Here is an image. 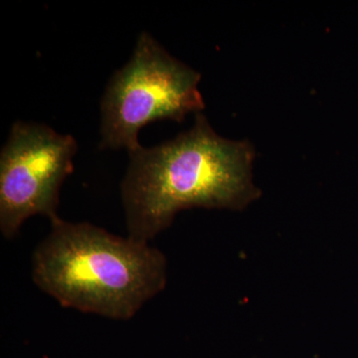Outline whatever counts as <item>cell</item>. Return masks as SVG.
<instances>
[{"label": "cell", "instance_id": "obj_1", "mask_svg": "<svg viewBox=\"0 0 358 358\" xmlns=\"http://www.w3.org/2000/svg\"><path fill=\"white\" fill-rule=\"evenodd\" d=\"M173 140L129 152L122 183L129 237L148 243L192 207L242 210L261 196L249 141L219 136L201 113Z\"/></svg>", "mask_w": 358, "mask_h": 358}, {"label": "cell", "instance_id": "obj_2", "mask_svg": "<svg viewBox=\"0 0 358 358\" xmlns=\"http://www.w3.org/2000/svg\"><path fill=\"white\" fill-rule=\"evenodd\" d=\"M50 221L33 253L32 279L63 307L126 320L166 288L159 250L90 223Z\"/></svg>", "mask_w": 358, "mask_h": 358}, {"label": "cell", "instance_id": "obj_3", "mask_svg": "<svg viewBox=\"0 0 358 358\" xmlns=\"http://www.w3.org/2000/svg\"><path fill=\"white\" fill-rule=\"evenodd\" d=\"M201 75L173 57L148 31L141 33L133 55L115 71L101 103V148L133 152L138 134L159 120L182 122L205 109Z\"/></svg>", "mask_w": 358, "mask_h": 358}, {"label": "cell", "instance_id": "obj_4", "mask_svg": "<svg viewBox=\"0 0 358 358\" xmlns=\"http://www.w3.org/2000/svg\"><path fill=\"white\" fill-rule=\"evenodd\" d=\"M77 141L46 124L16 122L0 154V230L10 239L33 215L57 217Z\"/></svg>", "mask_w": 358, "mask_h": 358}]
</instances>
